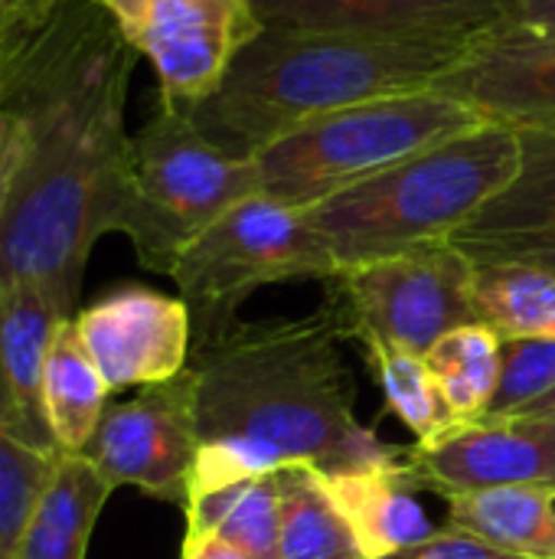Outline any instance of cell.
<instances>
[{"mask_svg": "<svg viewBox=\"0 0 555 559\" xmlns=\"http://www.w3.org/2000/svg\"><path fill=\"white\" fill-rule=\"evenodd\" d=\"M448 527L481 537L507 554L555 559V491L481 488L445 495Z\"/></svg>", "mask_w": 555, "mask_h": 559, "instance_id": "obj_19", "label": "cell"}, {"mask_svg": "<svg viewBox=\"0 0 555 559\" xmlns=\"http://www.w3.org/2000/svg\"><path fill=\"white\" fill-rule=\"evenodd\" d=\"M118 29L150 62L160 102L190 111L219 88L262 20L252 0H141Z\"/></svg>", "mask_w": 555, "mask_h": 559, "instance_id": "obj_10", "label": "cell"}, {"mask_svg": "<svg viewBox=\"0 0 555 559\" xmlns=\"http://www.w3.org/2000/svg\"><path fill=\"white\" fill-rule=\"evenodd\" d=\"M275 485L281 504L278 559H366L327 478L314 465L288 462L275 472Z\"/></svg>", "mask_w": 555, "mask_h": 559, "instance_id": "obj_21", "label": "cell"}, {"mask_svg": "<svg viewBox=\"0 0 555 559\" xmlns=\"http://www.w3.org/2000/svg\"><path fill=\"white\" fill-rule=\"evenodd\" d=\"M262 26L366 33H481L517 16V0H252Z\"/></svg>", "mask_w": 555, "mask_h": 559, "instance_id": "obj_15", "label": "cell"}, {"mask_svg": "<svg viewBox=\"0 0 555 559\" xmlns=\"http://www.w3.org/2000/svg\"><path fill=\"white\" fill-rule=\"evenodd\" d=\"M29 138H33L29 115L23 108L0 105V216L10 200V190L16 183V174L26 160Z\"/></svg>", "mask_w": 555, "mask_h": 559, "instance_id": "obj_30", "label": "cell"}, {"mask_svg": "<svg viewBox=\"0 0 555 559\" xmlns=\"http://www.w3.org/2000/svg\"><path fill=\"white\" fill-rule=\"evenodd\" d=\"M108 383L88 357L75 318L62 321L43 373V409L62 455H79L108 409Z\"/></svg>", "mask_w": 555, "mask_h": 559, "instance_id": "obj_20", "label": "cell"}, {"mask_svg": "<svg viewBox=\"0 0 555 559\" xmlns=\"http://www.w3.org/2000/svg\"><path fill=\"white\" fill-rule=\"evenodd\" d=\"M111 491L85 455H62L20 531L13 559H85Z\"/></svg>", "mask_w": 555, "mask_h": 559, "instance_id": "obj_18", "label": "cell"}, {"mask_svg": "<svg viewBox=\"0 0 555 559\" xmlns=\"http://www.w3.org/2000/svg\"><path fill=\"white\" fill-rule=\"evenodd\" d=\"M429 370L435 373L451 409L474 423L484 416L497 377H500V337L487 324H464L448 331L429 354Z\"/></svg>", "mask_w": 555, "mask_h": 559, "instance_id": "obj_25", "label": "cell"}, {"mask_svg": "<svg viewBox=\"0 0 555 559\" xmlns=\"http://www.w3.org/2000/svg\"><path fill=\"white\" fill-rule=\"evenodd\" d=\"M504 419H543V423H555V390L546 393V396H540L536 403L517 409L514 416H504Z\"/></svg>", "mask_w": 555, "mask_h": 559, "instance_id": "obj_33", "label": "cell"}, {"mask_svg": "<svg viewBox=\"0 0 555 559\" xmlns=\"http://www.w3.org/2000/svg\"><path fill=\"white\" fill-rule=\"evenodd\" d=\"M62 321L69 314L46 288L26 282L0 285V377L16 436L43 455H62L43 409V373Z\"/></svg>", "mask_w": 555, "mask_h": 559, "instance_id": "obj_16", "label": "cell"}, {"mask_svg": "<svg viewBox=\"0 0 555 559\" xmlns=\"http://www.w3.org/2000/svg\"><path fill=\"white\" fill-rule=\"evenodd\" d=\"M386 559H530L517 557V554H507L481 537H471L464 531H455V527H445V531H435L429 540L415 544V547H406L399 554Z\"/></svg>", "mask_w": 555, "mask_h": 559, "instance_id": "obj_29", "label": "cell"}, {"mask_svg": "<svg viewBox=\"0 0 555 559\" xmlns=\"http://www.w3.org/2000/svg\"><path fill=\"white\" fill-rule=\"evenodd\" d=\"M62 455H43L29 449L16 429L10 413V396L0 377V550L13 557L20 531L43 495L49 475L56 472Z\"/></svg>", "mask_w": 555, "mask_h": 559, "instance_id": "obj_26", "label": "cell"}, {"mask_svg": "<svg viewBox=\"0 0 555 559\" xmlns=\"http://www.w3.org/2000/svg\"><path fill=\"white\" fill-rule=\"evenodd\" d=\"M517 20L555 29V0H517Z\"/></svg>", "mask_w": 555, "mask_h": 559, "instance_id": "obj_32", "label": "cell"}, {"mask_svg": "<svg viewBox=\"0 0 555 559\" xmlns=\"http://www.w3.org/2000/svg\"><path fill=\"white\" fill-rule=\"evenodd\" d=\"M478 262L455 242L419 246L330 278L350 337L379 341L425 357L448 331L481 324L474 301Z\"/></svg>", "mask_w": 555, "mask_h": 559, "instance_id": "obj_8", "label": "cell"}, {"mask_svg": "<svg viewBox=\"0 0 555 559\" xmlns=\"http://www.w3.org/2000/svg\"><path fill=\"white\" fill-rule=\"evenodd\" d=\"M520 174L448 242L471 259L555 249V121L517 128Z\"/></svg>", "mask_w": 555, "mask_h": 559, "instance_id": "obj_14", "label": "cell"}, {"mask_svg": "<svg viewBox=\"0 0 555 559\" xmlns=\"http://www.w3.org/2000/svg\"><path fill=\"white\" fill-rule=\"evenodd\" d=\"M200 452L190 370L144 386L128 403H108L95 436L79 452L111 488H137L157 501L186 508Z\"/></svg>", "mask_w": 555, "mask_h": 559, "instance_id": "obj_9", "label": "cell"}, {"mask_svg": "<svg viewBox=\"0 0 555 559\" xmlns=\"http://www.w3.org/2000/svg\"><path fill=\"white\" fill-rule=\"evenodd\" d=\"M79 337L108 390L157 386L190 364L193 314L183 298L124 285L75 314Z\"/></svg>", "mask_w": 555, "mask_h": 559, "instance_id": "obj_11", "label": "cell"}, {"mask_svg": "<svg viewBox=\"0 0 555 559\" xmlns=\"http://www.w3.org/2000/svg\"><path fill=\"white\" fill-rule=\"evenodd\" d=\"M474 36L262 26L219 88L186 115L222 151L255 157L324 115L432 88Z\"/></svg>", "mask_w": 555, "mask_h": 559, "instance_id": "obj_3", "label": "cell"}, {"mask_svg": "<svg viewBox=\"0 0 555 559\" xmlns=\"http://www.w3.org/2000/svg\"><path fill=\"white\" fill-rule=\"evenodd\" d=\"M180 559H252L239 547L226 544L222 537H203V540H183Z\"/></svg>", "mask_w": 555, "mask_h": 559, "instance_id": "obj_31", "label": "cell"}, {"mask_svg": "<svg viewBox=\"0 0 555 559\" xmlns=\"http://www.w3.org/2000/svg\"><path fill=\"white\" fill-rule=\"evenodd\" d=\"M347 314L327 308L275 324H232L190 354L200 442L255 439L321 475L396 465L406 452L383 445L353 413V377L340 341Z\"/></svg>", "mask_w": 555, "mask_h": 559, "instance_id": "obj_2", "label": "cell"}, {"mask_svg": "<svg viewBox=\"0 0 555 559\" xmlns=\"http://www.w3.org/2000/svg\"><path fill=\"white\" fill-rule=\"evenodd\" d=\"M363 350L383 386L389 409L406 423L419 445H435L464 426V419L451 409L448 396L442 393L425 357L379 341H363Z\"/></svg>", "mask_w": 555, "mask_h": 559, "instance_id": "obj_24", "label": "cell"}, {"mask_svg": "<svg viewBox=\"0 0 555 559\" xmlns=\"http://www.w3.org/2000/svg\"><path fill=\"white\" fill-rule=\"evenodd\" d=\"M555 390L553 337H500V377L481 419H504Z\"/></svg>", "mask_w": 555, "mask_h": 559, "instance_id": "obj_27", "label": "cell"}, {"mask_svg": "<svg viewBox=\"0 0 555 559\" xmlns=\"http://www.w3.org/2000/svg\"><path fill=\"white\" fill-rule=\"evenodd\" d=\"M412 485L458 495L481 488L555 491V423L474 419L435 445L406 452Z\"/></svg>", "mask_w": 555, "mask_h": 559, "instance_id": "obj_13", "label": "cell"}, {"mask_svg": "<svg viewBox=\"0 0 555 559\" xmlns=\"http://www.w3.org/2000/svg\"><path fill=\"white\" fill-rule=\"evenodd\" d=\"M0 559H13V557H10V554H3V550H0Z\"/></svg>", "mask_w": 555, "mask_h": 559, "instance_id": "obj_37", "label": "cell"}, {"mask_svg": "<svg viewBox=\"0 0 555 559\" xmlns=\"http://www.w3.org/2000/svg\"><path fill=\"white\" fill-rule=\"evenodd\" d=\"M478 318L497 337H553L555 272L523 259H474Z\"/></svg>", "mask_w": 555, "mask_h": 559, "instance_id": "obj_22", "label": "cell"}, {"mask_svg": "<svg viewBox=\"0 0 555 559\" xmlns=\"http://www.w3.org/2000/svg\"><path fill=\"white\" fill-rule=\"evenodd\" d=\"M484 124L468 105L445 92L422 88L386 95L324 115L265 151L255 170L265 197L311 210L373 174Z\"/></svg>", "mask_w": 555, "mask_h": 559, "instance_id": "obj_5", "label": "cell"}, {"mask_svg": "<svg viewBox=\"0 0 555 559\" xmlns=\"http://www.w3.org/2000/svg\"><path fill=\"white\" fill-rule=\"evenodd\" d=\"M29 0H0V20L3 16H10V13H16L20 7H26Z\"/></svg>", "mask_w": 555, "mask_h": 559, "instance_id": "obj_36", "label": "cell"}, {"mask_svg": "<svg viewBox=\"0 0 555 559\" xmlns=\"http://www.w3.org/2000/svg\"><path fill=\"white\" fill-rule=\"evenodd\" d=\"M340 269L307 210L255 193L206 226L173 262L170 278L193 314V334L209 341L236 324L239 305L275 282L337 278Z\"/></svg>", "mask_w": 555, "mask_h": 559, "instance_id": "obj_7", "label": "cell"}, {"mask_svg": "<svg viewBox=\"0 0 555 559\" xmlns=\"http://www.w3.org/2000/svg\"><path fill=\"white\" fill-rule=\"evenodd\" d=\"M432 88L494 124L555 121V29L517 16L481 29Z\"/></svg>", "mask_w": 555, "mask_h": 559, "instance_id": "obj_12", "label": "cell"}, {"mask_svg": "<svg viewBox=\"0 0 555 559\" xmlns=\"http://www.w3.org/2000/svg\"><path fill=\"white\" fill-rule=\"evenodd\" d=\"M520 134L484 121L307 210L340 272L448 242L520 174Z\"/></svg>", "mask_w": 555, "mask_h": 559, "instance_id": "obj_4", "label": "cell"}, {"mask_svg": "<svg viewBox=\"0 0 555 559\" xmlns=\"http://www.w3.org/2000/svg\"><path fill=\"white\" fill-rule=\"evenodd\" d=\"M134 46L95 0H52L7 49L0 105L33 124L0 216V285H39L75 318L92 246L118 233Z\"/></svg>", "mask_w": 555, "mask_h": 559, "instance_id": "obj_1", "label": "cell"}, {"mask_svg": "<svg viewBox=\"0 0 555 559\" xmlns=\"http://www.w3.org/2000/svg\"><path fill=\"white\" fill-rule=\"evenodd\" d=\"M327 485L337 508L350 521L366 559L393 557L435 534L425 508L415 498L419 488L412 485L406 455L396 465L334 475L327 478Z\"/></svg>", "mask_w": 555, "mask_h": 559, "instance_id": "obj_17", "label": "cell"}, {"mask_svg": "<svg viewBox=\"0 0 555 559\" xmlns=\"http://www.w3.org/2000/svg\"><path fill=\"white\" fill-rule=\"evenodd\" d=\"M262 193L252 157L213 144L186 111L157 105L131 134L118 233L144 269L170 275L177 255L236 203Z\"/></svg>", "mask_w": 555, "mask_h": 559, "instance_id": "obj_6", "label": "cell"}, {"mask_svg": "<svg viewBox=\"0 0 555 559\" xmlns=\"http://www.w3.org/2000/svg\"><path fill=\"white\" fill-rule=\"evenodd\" d=\"M183 514H186L183 540L222 537L226 544L239 547L252 559H278L281 504H278L275 475L190 498Z\"/></svg>", "mask_w": 555, "mask_h": 559, "instance_id": "obj_23", "label": "cell"}, {"mask_svg": "<svg viewBox=\"0 0 555 559\" xmlns=\"http://www.w3.org/2000/svg\"><path fill=\"white\" fill-rule=\"evenodd\" d=\"M500 259H523L546 272H555V249H533V252H517V255H500Z\"/></svg>", "mask_w": 555, "mask_h": 559, "instance_id": "obj_34", "label": "cell"}, {"mask_svg": "<svg viewBox=\"0 0 555 559\" xmlns=\"http://www.w3.org/2000/svg\"><path fill=\"white\" fill-rule=\"evenodd\" d=\"M95 3H98V7H105V10L111 13V20H114V23H121V20H124V16H128L141 0H95Z\"/></svg>", "mask_w": 555, "mask_h": 559, "instance_id": "obj_35", "label": "cell"}, {"mask_svg": "<svg viewBox=\"0 0 555 559\" xmlns=\"http://www.w3.org/2000/svg\"><path fill=\"white\" fill-rule=\"evenodd\" d=\"M281 465H288V459L278 449L255 442V439L226 436V439L200 442L193 475H190V498L222 491V488H232V485H242L252 478L275 475Z\"/></svg>", "mask_w": 555, "mask_h": 559, "instance_id": "obj_28", "label": "cell"}]
</instances>
